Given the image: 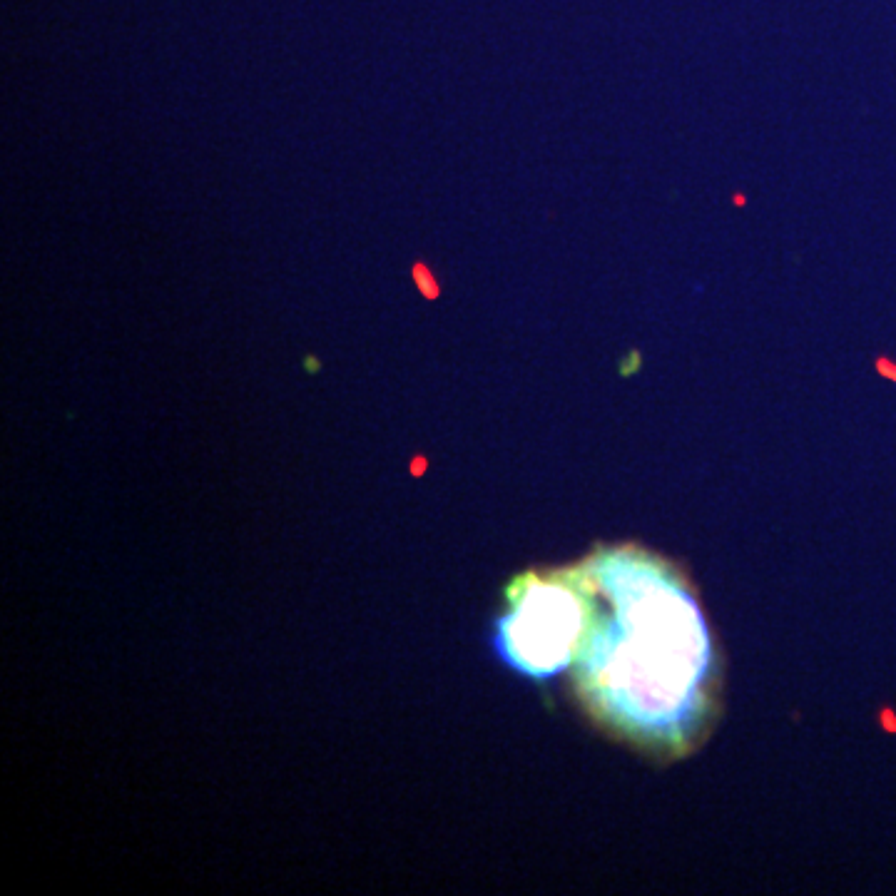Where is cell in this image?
Segmentation results:
<instances>
[{"instance_id": "obj_1", "label": "cell", "mask_w": 896, "mask_h": 896, "mask_svg": "<svg viewBox=\"0 0 896 896\" xmlns=\"http://www.w3.org/2000/svg\"><path fill=\"white\" fill-rule=\"evenodd\" d=\"M578 573L608 603L600 613L588 595L590 625L575 658L588 710L635 745L690 747L712 707V645L690 590L638 551L588 560Z\"/></svg>"}, {"instance_id": "obj_2", "label": "cell", "mask_w": 896, "mask_h": 896, "mask_svg": "<svg viewBox=\"0 0 896 896\" xmlns=\"http://www.w3.org/2000/svg\"><path fill=\"white\" fill-rule=\"evenodd\" d=\"M513 608L498 623V645L513 668L546 677L575 663L590 625V600L575 573L528 575L511 590Z\"/></svg>"}, {"instance_id": "obj_4", "label": "cell", "mask_w": 896, "mask_h": 896, "mask_svg": "<svg viewBox=\"0 0 896 896\" xmlns=\"http://www.w3.org/2000/svg\"><path fill=\"white\" fill-rule=\"evenodd\" d=\"M732 202H735V207H745L747 205V197L745 195H735V197H732Z\"/></svg>"}, {"instance_id": "obj_3", "label": "cell", "mask_w": 896, "mask_h": 896, "mask_svg": "<svg viewBox=\"0 0 896 896\" xmlns=\"http://www.w3.org/2000/svg\"><path fill=\"white\" fill-rule=\"evenodd\" d=\"M414 279H416V284H419L421 292H424V297H429V299L439 297V284H436L434 274L429 272V267H426V264H416Z\"/></svg>"}]
</instances>
